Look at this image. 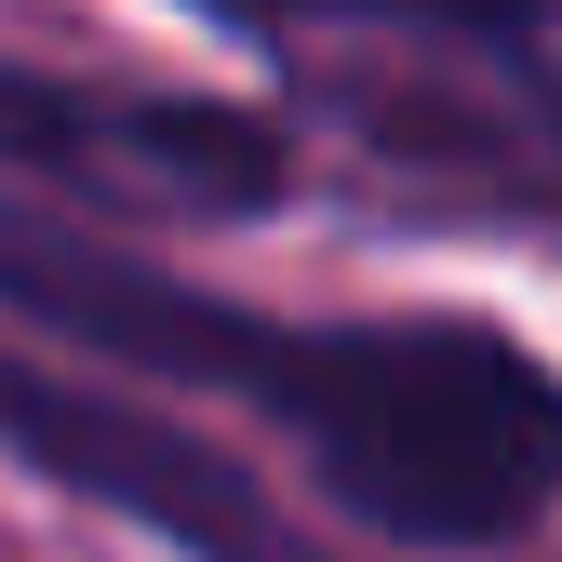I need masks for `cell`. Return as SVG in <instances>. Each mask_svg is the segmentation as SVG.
<instances>
[{
  "label": "cell",
  "mask_w": 562,
  "mask_h": 562,
  "mask_svg": "<svg viewBox=\"0 0 562 562\" xmlns=\"http://www.w3.org/2000/svg\"><path fill=\"white\" fill-rule=\"evenodd\" d=\"M0 308L94 362L255 402L308 456V482L389 549H522L562 509V362L509 322H281L41 215H0Z\"/></svg>",
  "instance_id": "6da1fadb"
},
{
  "label": "cell",
  "mask_w": 562,
  "mask_h": 562,
  "mask_svg": "<svg viewBox=\"0 0 562 562\" xmlns=\"http://www.w3.org/2000/svg\"><path fill=\"white\" fill-rule=\"evenodd\" d=\"M228 27H308V14H415V27H536L549 0H201Z\"/></svg>",
  "instance_id": "277c9868"
},
{
  "label": "cell",
  "mask_w": 562,
  "mask_h": 562,
  "mask_svg": "<svg viewBox=\"0 0 562 562\" xmlns=\"http://www.w3.org/2000/svg\"><path fill=\"white\" fill-rule=\"evenodd\" d=\"M0 148L67 161L81 188H148V201H268L281 134L228 108H148V94H67V81H0Z\"/></svg>",
  "instance_id": "3957f363"
},
{
  "label": "cell",
  "mask_w": 562,
  "mask_h": 562,
  "mask_svg": "<svg viewBox=\"0 0 562 562\" xmlns=\"http://www.w3.org/2000/svg\"><path fill=\"white\" fill-rule=\"evenodd\" d=\"M0 456H27L41 482H67V496H94V509H121V522L175 536L188 562H308V549L281 536V522H268V509H255L201 442L148 429V415L108 402V389L27 375L14 348H0Z\"/></svg>",
  "instance_id": "7a4b0ae2"
}]
</instances>
